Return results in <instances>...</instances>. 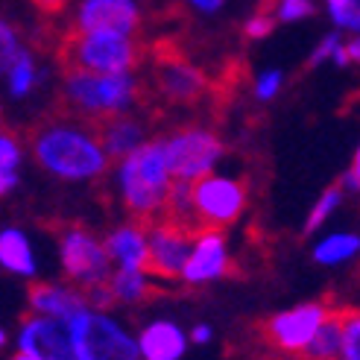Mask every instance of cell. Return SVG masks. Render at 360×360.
Returning a JSON list of instances; mask_svg holds the SVG:
<instances>
[{
  "instance_id": "1",
  "label": "cell",
  "mask_w": 360,
  "mask_h": 360,
  "mask_svg": "<svg viewBox=\"0 0 360 360\" xmlns=\"http://www.w3.org/2000/svg\"><path fill=\"white\" fill-rule=\"evenodd\" d=\"M30 153L39 165L62 179H88L109 167L97 141L88 135L77 112L53 103L27 129Z\"/></svg>"
},
{
  "instance_id": "2",
  "label": "cell",
  "mask_w": 360,
  "mask_h": 360,
  "mask_svg": "<svg viewBox=\"0 0 360 360\" xmlns=\"http://www.w3.org/2000/svg\"><path fill=\"white\" fill-rule=\"evenodd\" d=\"M143 59L147 47L135 35L70 27L56 44V65L62 74H132Z\"/></svg>"
},
{
  "instance_id": "3",
  "label": "cell",
  "mask_w": 360,
  "mask_h": 360,
  "mask_svg": "<svg viewBox=\"0 0 360 360\" xmlns=\"http://www.w3.org/2000/svg\"><path fill=\"white\" fill-rule=\"evenodd\" d=\"M123 205L129 211V223L150 229L161 217V205L170 188V173L165 165V138H153L135 147L123 158L120 170Z\"/></svg>"
},
{
  "instance_id": "4",
  "label": "cell",
  "mask_w": 360,
  "mask_h": 360,
  "mask_svg": "<svg viewBox=\"0 0 360 360\" xmlns=\"http://www.w3.org/2000/svg\"><path fill=\"white\" fill-rule=\"evenodd\" d=\"M150 100V88L132 74H62L59 105L82 115L126 112Z\"/></svg>"
},
{
  "instance_id": "5",
  "label": "cell",
  "mask_w": 360,
  "mask_h": 360,
  "mask_svg": "<svg viewBox=\"0 0 360 360\" xmlns=\"http://www.w3.org/2000/svg\"><path fill=\"white\" fill-rule=\"evenodd\" d=\"M153 56V88L155 94L173 105H191L211 94V79L193 68L188 53L173 39H158L150 47Z\"/></svg>"
},
{
  "instance_id": "6",
  "label": "cell",
  "mask_w": 360,
  "mask_h": 360,
  "mask_svg": "<svg viewBox=\"0 0 360 360\" xmlns=\"http://www.w3.org/2000/svg\"><path fill=\"white\" fill-rule=\"evenodd\" d=\"M77 360H141L135 337L105 311L85 308L68 319Z\"/></svg>"
},
{
  "instance_id": "7",
  "label": "cell",
  "mask_w": 360,
  "mask_h": 360,
  "mask_svg": "<svg viewBox=\"0 0 360 360\" xmlns=\"http://www.w3.org/2000/svg\"><path fill=\"white\" fill-rule=\"evenodd\" d=\"M62 249V266L68 281L88 290L94 284H105L112 276V258L103 240H97L82 223H53Z\"/></svg>"
},
{
  "instance_id": "8",
  "label": "cell",
  "mask_w": 360,
  "mask_h": 360,
  "mask_svg": "<svg viewBox=\"0 0 360 360\" xmlns=\"http://www.w3.org/2000/svg\"><path fill=\"white\" fill-rule=\"evenodd\" d=\"M193 211L200 229H226L231 226L246 205V182H235V179H220V176H200L193 179Z\"/></svg>"
},
{
  "instance_id": "9",
  "label": "cell",
  "mask_w": 360,
  "mask_h": 360,
  "mask_svg": "<svg viewBox=\"0 0 360 360\" xmlns=\"http://www.w3.org/2000/svg\"><path fill=\"white\" fill-rule=\"evenodd\" d=\"M220 153L223 141L208 129H200V126L179 129L170 138H165V165L170 179H200L211 173Z\"/></svg>"
},
{
  "instance_id": "10",
  "label": "cell",
  "mask_w": 360,
  "mask_h": 360,
  "mask_svg": "<svg viewBox=\"0 0 360 360\" xmlns=\"http://www.w3.org/2000/svg\"><path fill=\"white\" fill-rule=\"evenodd\" d=\"M74 112V109H70ZM85 123L88 135L97 141V147L103 150L109 167L123 161L135 147H141L143 132H147V120L132 115L129 109L126 112H100V115H82L77 112Z\"/></svg>"
},
{
  "instance_id": "11",
  "label": "cell",
  "mask_w": 360,
  "mask_h": 360,
  "mask_svg": "<svg viewBox=\"0 0 360 360\" xmlns=\"http://www.w3.org/2000/svg\"><path fill=\"white\" fill-rule=\"evenodd\" d=\"M191 243H193L191 231L167 220H155L147 229V264H143V273L161 281H176L182 276V266L191 255Z\"/></svg>"
},
{
  "instance_id": "12",
  "label": "cell",
  "mask_w": 360,
  "mask_h": 360,
  "mask_svg": "<svg viewBox=\"0 0 360 360\" xmlns=\"http://www.w3.org/2000/svg\"><path fill=\"white\" fill-rule=\"evenodd\" d=\"M328 311L331 308L326 302H304L290 311L269 316L264 322L266 343L278 352H287V354H302V349L308 346V340L314 337V331L319 328V322L326 319Z\"/></svg>"
},
{
  "instance_id": "13",
  "label": "cell",
  "mask_w": 360,
  "mask_h": 360,
  "mask_svg": "<svg viewBox=\"0 0 360 360\" xmlns=\"http://www.w3.org/2000/svg\"><path fill=\"white\" fill-rule=\"evenodd\" d=\"M18 352H27L35 360H77L74 334L65 319L30 314L18 334Z\"/></svg>"
},
{
  "instance_id": "14",
  "label": "cell",
  "mask_w": 360,
  "mask_h": 360,
  "mask_svg": "<svg viewBox=\"0 0 360 360\" xmlns=\"http://www.w3.org/2000/svg\"><path fill=\"white\" fill-rule=\"evenodd\" d=\"M231 273V261L226 252V238L220 229H200L193 235L191 255L182 266L185 284H208L214 278H223Z\"/></svg>"
},
{
  "instance_id": "15",
  "label": "cell",
  "mask_w": 360,
  "mask_h": 360,
  "mask_svg": "<svg viewBox=\"0 0 360 360\" xmlns=\"http://www.w3.org/2000/svg\"><path fill=\"white\" fill-rule=\"evenodd\" d=\"M79 30L91 32H117V35H135L141 39V12L132 0H85L79 18Z\"/></svg>"
},
{
  "instance_id": "16",
  "label": "cell",
  "mask_w": 360,
  "mask_h": 360,
  "mask_svg": "<svg viewBox=\"0 0 360 360\" xmlns=\"http://www.w3.org/2000/svg\"><path fill=\"white\" fill-rule=\"evenodd\" d=\"M30 311L39 316H56V319H70L79 311L88 308V302L82 296L79 287L74 284H47V281H35L30 284Z\"/></svg>"
},
{
  "instance_id": "17",
  "label": "cell",
  "mask_w": 360,
  "mask_h": 360,
  "mask_svg": "<svg viewBox=\"0 0 360 360\" xmlns=\"http://www.w3.org/2000/svg\"><path fill=\"white\" fill-rule=\"evenodd\" d=\"M141 360H182L188 352V334L170 319H155L138 337Z\"/></svg>"
},
{
  "instance_id": "18",
  "label": "cell",
  "mask_w": 360,
  "mask_h": 360,
  "mask_svg": "<svg viewBox=\"0 0 360 360\" xmlns=\"http://www.w3.org/2000/svg\"><path fill=\"white\" fill-rule=\"evenodd\" d=\"M103 246L109 252V258L117 264V269H141L143 273V264H147V229L126 223L115 229Z\"/></svg>"
},
{
  "instance_id": "19",
  "label": "cell",
  "mask_w": 360,
  "mask_h": 360,
  "mask_svg": "<svg viewBox=\"0 0 360 360\" xmlns=\"http://www.w3.org/2000/svg\"><path fill=\"white\" fill-rule=\"evenodd\" d=\"M349 308L328 311L326 319L319 322V328L308 340V346L302 349L304 360H340V340H343V319Z\"/></svg>"
},
{
  "instance_id": "20",
  "label": "cell",
  "mask_w": 360,
  "mask_h": 360,
  "mask_svg": "<svg viewBox=\"0 0 360 360\" xmlns=\"http://www.w3.org/2000/svg\"><path fill=\"white\" fill-rule=\"evenodd\" d=\"M0 264L15 276H32L35 273V258H32L30 240L18 229L0 231Z\"/></svg>"
},
{
  "instance_id": "21",
  "label": "cell",
  "mask_w": 360,
  "mask_h": 360,
  "mask_svg": "<svg viewBox=\"0 0 360 360\" xmlns=\"http://www.w3.org/2000/svg\"><path fill=\"white\" fill-rule=\"evenodd\" d=\"M109 290L115 302H129L138 304L143 299H150L155 293V287L150 284V276L141 269H112L109 276Z\"/></svg>"
},
{
  "instance_id": "22",
  "label": "cell",
  "mask_w": 360,
  "mask_h": 360,
  "mask_svg": "<svg viewBox=\"0 0 360 360\" xmlns=\"http://www.w3.org/2000/svg\"><path fill=\"white\" fill-rule=\"evenodd\" d=\"M357 246H360L357 235H334L314 249V258L319 264H340V261H349L357 252Z\"/></svg>"
},
{
  "instance_id": "23",
  "label": "cell",
  "mask_w": 360,
  "mask_h": 360,
  "mask_svg": "<svg viewBox=\"0 0 360 360\" xmlns=\"http://www.w3.org/2000/svg\"><path fill=\"white\" fill-rule=\"evenodd\" d=\"M340 357H343V360H360V314L354 308H349L346 311V319H343Z\"/></svg>"
},
{
  "instance_id": "24",
  "label": "cell",
  "mask_w": 360,
  "mask_h": 360,
  "mask_svg": "<svg viewBox=\"0 0 360 360\" xmlns=\"http://www.w3.org/2000/svg\"><path fill=\"white\" fill-rule=\"evenodd\" d=\"M21 56V44H18V32L0 21V70H9L15 65V59Z\"/></svg>"
},
{
  "instance_id": "25",
  "label": "cell",
  "mask_w": 360,
  "mask_h": 360,
  "mask_svg": "<svg viewBox=\"0 0 360 360\" xmlns=\"http://www.w3.org/2000/svg\"><path fill=\"white\" fill-rule=\"evenodd\" d=\"M21 158V150H18V138L15 132H9L4 120H0V170H12Z\"/></svg>"
},
{
  "instance_id": "26",
  "label": "cell",
  "mask_w": 360,
  "mask_h": 360,
  "mask_svg": "<svg viewBox=\"0 0 360 360\" xmlns=\"http://www.w3.org/2000/svg\"><path fill=\"white\" fill-rule=\"evenodd\" d=\"M32 79H35L32 62H30L27 53H21V56L15 59V65H12V91H15V94H24V91H30Z\"/></svg>"
},
{
  "instance_id": "27",
  "label": "cell",
  "mask_w": 360,
  "mask_h": 360,
  "mask_svg": "<svg viewBox=\"0 0 360 360\" xmlns=\"http://www.w3.org/2000/svg\"><path fill=\"white\" fill-rule=\"evenodd\" d=\"M340 202V188H331V191H326L322 193V200H319V205L314 208V214H311V220L304 223V231H314V229H319V223L328 217V214L334 211V205Z\"/></svg>"
},
{
  "instance_id": "28",
  "label": "cell",
  "mask_w": 360,
  "mask_h": 360,
  "mask_svg": "<svg viewBox=\"0 0 360 360\" xmlns=\"http://www.w3.org/2000/svg\"><path fill=\"white\" fill-rule=\"evenodd\" d=\"M331 15L340 27H357V4L354 0H328Z\"/></svg>"
},
{
  "instance_id": "29",
  "label": "cell",
  "mask_w": 360,
  "mask_h": 360,
  "mask_svg": "<svg viewBox=\"0 0 360 360\" xmlns=\"http://www.w3.org/2000/svg\"><path fill=\"white\" fill-rule=\"evenodd\" d=\"M278 15H281V21H296V18L314 15V6L308 4V0H281Z\"/></svg>"
},
{
  "instance_id": "30",
  "label": "cell",
  "mask_w": 360,
  "mask_h": 360,
  "mask_svg": "<svg viewBox=\"0 0 360 360\" xmlns=\"http://www.w3.org/2000/svg\"><path fill=\"white\" fill-rule=\"evenodd\" d=\"M276 30V18H269V15H255L252 21L246 24V39H264V35H269Z\"/></svg>"
},
{
  "instance_id": "31",
  "label": "cell",
  "mask_w": 360,
  "mask_h": 360,
  "mask_svg": "<svg viewBox=\"0 0 360 360\" xmlns=\"http://www.w3.org/2000/svg\"><path fill=\"white\" fill-rule=\"evenodd\" d=\"M278 85H281V74H276V70H269V74L258 82L255 91H258V97H261V100H266V97H273V94L278 91Z\"/></svg>"
},
{
  "instance_id": "32",
  "label": "cell",
  "mask_w": 360,
  "mask_h": 360,
  "mask_svg": "<svg viewBox=\"0 0 360 360\" xmlns=\"http://www.w3.org/2000/svg\"><path fill=\"white\" fill-rule=\"evenodd\" d=\"M30 4L39 9L41 15H59L62 9H65V4L68 0H30Z\"/></svg>"
},
{
  "instance_id": "33",
  "label": "cell",
  "mask_w": 360,
  "mask_h": 360,
  "mask_svg": "<svg viewBox=\"0 0 360 360\" xmlns=\"http://www.w3.org/2000/svg\"><path fill=\"white\" fill-rule=\"evenodd\" d=\"M354 59H357V41H349V44H343V47L337 50V62L340 65H349Z\"/></svg>"
},
{
  "instance_id": "34",
  "label": "cell",
  "mask_w": 360,
  "mask_h": 360,
  "mask_svg": "<svg viewBox=\"0 0 360 360\" xmlns=\"http://www.w3.org/2000/svg\"><path fill=\"white\" fill-rule=\"evenodd\" d=\"M211 328L208 326H196L193 331H191V343H196V346H205V343H211Z\"/></svg>"
},
{
  "instance_id": "35",
  "label": "cell",
  "mask_w": 360,
  "mask_h": 360,
  "mask_svg": "<svg viewBox=\"0 0 360 360\" xmlns=\"http://www.w3.org/2000/svg\"><path fill=\"white\" fill-rule=\"evenodd\" d=\"M15 188V173L12 170H0V196H6Z\"/></svg>"
},
{
  "instance_id": "36",
  "label": "cell",
  "mask_w": 360,
  "mask_h": 360,
  "mask_svg": "<svg viewBox=\"0 0 360 360\" xmlns=\"http://www.w3.org/2000/svg\"><path fill=\"white\" fill-rule=\"evenodd\" d=\"M334 47H337V39H326V41H322V47L314 53V59H311V65H316L322 56H328V53H334Z\"/></svg>"
},
{
  "instance_id": "37",
  "label": "cell",
  "mask_w": 360,
  "mask_h": 360,
  "mask_svg": "<svg viewBox=\"0 0 360 360\" xmlns=\"http://www.w3.org/2000/svg\"><path fill=\"white\" fill-rule=\"evenodd\" d=\"M281 0H261V6H258V15H269L273 9H278Z\"/></svg>"
},
{
  "instance_id": "38",
  "label": "cell",
  "mask_w": 360,
  "mask_h": 360,
  "mask_svg": "<svg viewBox=\"0 0 360 360\" xmlns=\"http://www.w3.org/2000/svg\"><path fill=\"white\" fill-rule=\"evenodd\" d=\"M193 4L200 6V9H217V6L223 4V0H193Z\"/></svg>"
},
{
  "instance_id": "39",
  "label": "cell",
  "mask_w": 360,
  "mask_h": 360,
  "mask_svg": "<svg viewBox=\"0 0 360 360\" xmlns=\"http://www.w3.org/2000/svg\"><path fill=\"white\" fill-rule=\"evenodd\" d=\"M12 360H35V357H32V354H27V352H18Z\"/></svg>"
},
{
  "instance_id": "40",
  "label": "cell",
  "mask_w": 360,
  "mask_h": 360,
  "mask_svg": "<svg viewBox=\"0 0 360 360\" xmlns=\"http://www.w3.org/2000/svg\"><path fill=\"white\" fill-rule=\"evenodd\" d=\"M4 346H6V331L0 328V349H4Z\"/></svg>"
},
{
  "instance_id": "41",
  "label": "cell",
  "mask_w": 360,
  "mask_h": 360,
  "mask_svg": "<svg viewBox=\"0 0 360 360\" xmlns=\"http://www.w3.org/2000/svg\"><path fill=\"white\" fill-rule=\"evenodd\" d=\"M0 120H4V117H0Z\"/></svg>"
}]
</instances>
